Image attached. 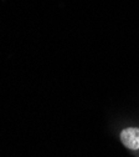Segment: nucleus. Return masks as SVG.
Segmentation results:
<instances>
[{
	"mask_svg": "<svg viewBox=\"0 0 139 157\" xmlns=\"http://www.w3.org/2000/svg\"><path fill=\"white\" fill-rule=\"evenodd\" d=\"M121 140L123 145L130 150H139V128L129 127L122 131Z\"/></svg>",
	"mask_w": 139,
	"mask_h": 157,
	"instance_id": "1",
	"label": "nucleus"
}]
</instances>
